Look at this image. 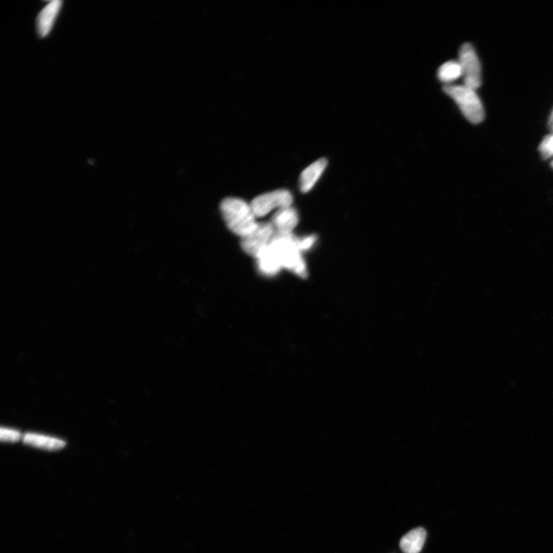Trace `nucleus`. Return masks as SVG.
Returning a JSON list of instances; mask_svg holds the SVG:
<instances>
[{
  "mask_svg": "<svg viewBox=\"0 0 553 553\" xmlns=\"http://www.w3.org/2000/svg\"><path fill=\"white\" fill-rule=\"evenodd\" d=\"M221 211L228 228L242 238L257 226L251 204L236 198H227L221 203Z\"/></svg>",
  "mask_w": 553,
  "mask_h": 553,
  "instance_id": "nucleus-1",
  "label": "nucleus"
},
{
  "mask_svg": "<svg viewBox=\"0 0 553 553\" xmlns=\"http://www.w3.org/2000/svg\"><path fill=\"white\" fill-rule=\"evenodd\" d=\"M257 259L260 272L267 276L278 274L282 267L279 254L271 244L260 253Z\"/></svg>",
  "mask_w": 553,
  "mask_h": 553,
  "instance_id": "nucleus-9",
  "label": "nucleus"
},
{
  "mask_svg": "<svg viewBox=\"0 0 553 553\" xmlns=\"http://www.w3.org/2000/svg\"><path fill=\"white\" fill-rule=\"evenodd\" d=\"M274 234L272 222L259 223L250 234L242 238L240 245L245 253L257 258L260 253L270 245Z\"/></svg>",
  "mask_w": 553,
  "mask_h": 553,
  "instance_id": "nucleus-6",
  "label": "nucleus"
},
{
  "mask_svg": "<svg viewBox=\"0 0 553 553\" xmlns=\"http://www.w3.org/2000/svg\"><path fill=\"white\" fill-rule=\"evenodd\" d=\"M299 239L293 234L275 233L270 244L278 252L282 267L307 279L308 268L299 249Z\"/></svg>",
  "mask_w": 553,
  "mask_h": 553,
  "instance_id": "nucleus-2",
  "label": "nucleus"
},
{
  "mask_svg": "<svg viewBox=\"0 0 553 553\" xmlns=\"http://www.w3.org/2000/svg\"><path fill=\"white\" fill-rule=\"evenodd\" d=\"M552 166H553V163H552Z\"/></svg>",
  "mask_w": 553,
  "mask_h": 553,
  "instance_id": "nucleus-17",
  "label": "nucleus"
},
{
  "mask_svg": "<svg viewBox=\"0 0 553 553\" xmlns=\"http://www.w3.org/2000/svg\"><path fill=\"white\" fill-rule=\"evenodd\" d=\"M299 222V214L294 208L290 207L276 211L272 223L275 233L292 234V231Z\"/></svg>",
  "mask_w": 553,
  "mask_h": 553,
  "instance_id": "nucleus-8",
  "label": "nucleus"
},
{
  "mask_svg": "<svg viewBox=\"0 0 553 553\" xmlns=\"http://www.w3.org/2000/svg\"><path fill=\"white\" fill-rule=\"evenodd\" d=\"M437 76L439 80L444 83H450L462 77L459 61H449L443 64L438 69Z\"/></svg>",
  "mask_w": 553,
  "mask_h": 553,
  "instance_id": "nucleus-13",
  "label": "nucleus"
},
{
  "mask_svg": "<svg viewBox=\"0 0 553 553\" xmlns=\"http://www.w3.org/2000/svg\"><path fill=\"white\" fill-rule=\"evenodd\" d=\"M459 62L462 69L464 86L474 90L481 86V66L476 51L470 44H465L461 47L459 54Z\"/></svg>",
  "mask_w": 553,
  "mask_h": 553,
  "instance_id": "nucleus-4",
  "label": "nucleus"
},
{
  "mask_svg": "<svg viewBox=\"0 0 553 553\" xmlns=\"http://www.w3.org/2000/svg\"><path fill=\"white\" fill-rule=\"evenodd\" d=\"M427 533L423 528H416L403 536L400 547L404 553H420L426 541Z\"/></svg>",
  "mask_w": 553,
  "mask_h": 553,
  "instance_id": "nucleus-12",
  "label": "nucleus"
},
{
  "mask_svg": "<svg viewBox=\"0 0 553 553\" xmlns=\"http://www.w3.org/2000/svg\"><path fill=\"white\" fill-rule=\"evenodd\" d=\"M446 95L455 101L464 116L471 123L478 124L484 119V109L476 90L463 86H445Z\"/></svg>",
  "mask_w": 553,
  "mask_h": 553,
  "instance_id": "nucleus-3",
  "label": "nucleus"
},
{
  "mask_svg": "<svg viewBox=\"0 0 553 553\" xmlns=\"http://www.w3.org/2000/svg\"><path fill=\"white\" fill-rule=\"evenodd\" d=\"M316 236H310L299 239V247L301 252L308 251L316 243Z\"/></svg>",
  "mask_w": 553,
  "mask_h": 553,
  "instance_id": "nucleus-15",
  "label": "nucleus"
},
{
  "mask_svg": "<svg viewBox=\"0 0 553 553\" xmlns=\"http://www.w3.org/2000/svg\"><path fill=\"white\" fill-rule=\"evenodd\" d=\"M23 442L29 446L46 450H59L66 446L62 439L28 432L23 437Z\"/></svg>",
  "mask_w": 553,
  "mask_h": 553,
  "instance_id": "nucleus-11",
  "label": "nucleus"
},
{
  "mask_svg": "<svg viewBox=\"0 0 553 553\" xmlns=\"http://www.w3.org/2000/svg\"><path fill=\"white\" fill-rule=\"evenodd\" d=\"M541 152L545 157H550L553 155V134L543 141L541 147Z\"/></svg>",
  "mask_w": 553,
  "mask_h": 553,
  "instance_id": "nucleus-16",
  "label": "nucleus"
},
{
  "mask_svg": "<svg viewBox=\"0 0 553 553\" xmlns=\"http://www.w3.org/2000/svg\"><path fill=\"white\" fill-rule=\"evenodd\" d=\"M0 438H1L3 442L14 443L19 441L21 434L16 430L1 428V430H0Z\"/></svg>",
  "mask_w": 553,
  "mask_h": 553,
  "instance_id": "nucleus-14",
  "label": "nucleus"
},
{
  "mask_svg": "<svg viewBox=\"0 0 553 553\" xmlns=\"http://www.w3.org/2000/svg\"><path fill=\"white\" fill-rule=\"evenodd\" d=\"M293 196L289 191L276 190L261 195L251 203L255 216L263 217L274 209H281L292 207Z\"/></svg>",
  "mask_w": 553,
  "mask_h": 553,
  "instance_id": "nucleus-5",
  "label": "nucleus"
},
{
  "mask_svg": "<svg viewBox=\"0 0 553 553\" xmlns=\"http://www.w3.org/2000/svg\"><path fill=\"white\" fill-rule=\"evenodd\" d=\"M327 166V159H321L312 163L310 166L304 170L300 177L299 183L302 193H308L315 186Z\"/></svg>",
  "mask_w": 553,
  "mask_h": 553,
  "instance_id": "nucleus-10",
  "label": "nucleus"
},
{
  "mask_svg": "<svg viewBox=\"0 0 553 553\" xmlns=\"http://www.w3.org/2000/svg\"><path fill=\"white\" fill-rule=\"evenodd\" d=\"M62 1L53 0L40 12L37 19V29L40 37H46L51 31L55 19L61 9Z\"/></svg>",
  "mask_w": 553,
  "mask_h": 553,
  "instance_id": "nucleus-7",
  "label": "nucleus"
}]
</instances>
